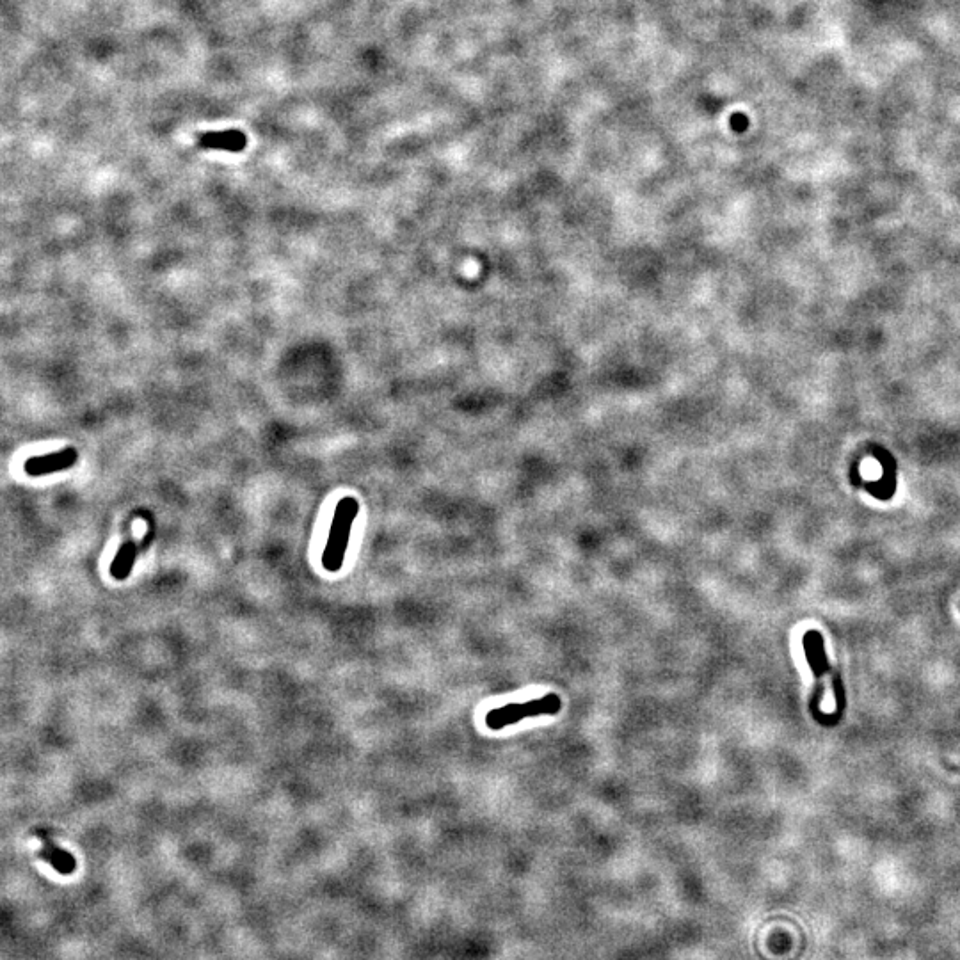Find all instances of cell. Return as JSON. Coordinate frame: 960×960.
<instances>
[{
  "label": "cell",
  "mask_w": 960,
  "mask_h": 960,
  "mask_svg": "<svg viewBox=\"0 0 960 960\" xmlns=\"http://www.w3.org/2000/svg\"><path fill=\"white\" fill-rule=\"evenodd\" d=\"M358 512H360V504L354 496H345L336 504L328 543L322 553V566L329 573H336L344 566L345 553L351 539L352 523L358 518Z\"/></svg>",
  "instance_id": "obj_1"
},
{
  "label": "cell",
  "mask_w": 960,
  "mask_h": 960,
  "mask_svg": "<svg viewBox=\"0 0 960 960\" xmlns=\"http://www.w3.org/2000/svg\"><path fill=\"white\" fill-rule=\"evenodd\" d=\"M562 701L557 694H548L541 699H532L527 703L505 704L502 708H495L488 713L486 724L489 729H504L523 719L541 717V715H555L560 712Z\"/></svg>",
  "instance_id": "obj_2"
},
{
  "label": "cell",
  "mask_w": 960,
  "mask_h": 960,
  "mask_svg": "<svg viewBox=\"0 0 960 960\" xmlns=\"http://www.w3.org/2000/svg\"><path fill=\"white\" fill-rule=\"evenodd\" d=\"M79 461V450L75 447H66L63 450L50 452L45 456H36L27 459L24 463V472L29 477H45L52 473L64 472L72 468Z\"/></svg>",
  "instance_id": "obj_3"
},
{
  "label": "cell",
  "mask_w": 960,
  "mask_h": 960,
  "mask_svg": "<svg viewBox=\"0 0 960 960\" xmlns=\"http://www.w3.org/2000/svg\"><path fill=\"white\" fill-rule=\"evenodd\" d=\"M198 144L207 150H223V152L240 153L248 146V137L240 130H223V132H205L198 136Z\"/></svg>",
  "instance_id": "obj_4"
},
{
  "label": "cell",
  "mask_w": 960,
  "mask_h": 960,
  "mask_svg": "<svg viewBox=\"0 0 960 960\" xmlns=\"http://www.w3.org/2000/svg\"><path fill=\"white\" fill-rule=\"evenodd\" d=\"M40 836L41 841L45 843V848L40 852L41 857L47 859L48 863L52 864L57 872L63 873V875H70V873L75 872V866H77L75 857L63 848L56 847L45 834H40Z\"/></svg>",
  "instance_id": "obj_5"
},
{
  "label": "cell",
  "mask_w": 960,
  "mask_h": 960,
  "mask_svg": "<svg viewBox=\"0 0 960 960\" xmlns=\"http://www.w3.org/2000/svg\"><path fill=\"white\" fill-rule=\"evenodd\" d=\"M137 559V543L136 541H127L123 543V546L120 548V552L116 555V559L112 560L111 564V576L114 580L118 582H123L127 580L132 569H134V564H136Z\"/></svg>",
  "instance_id": "obj_6"
}]
</instances>
